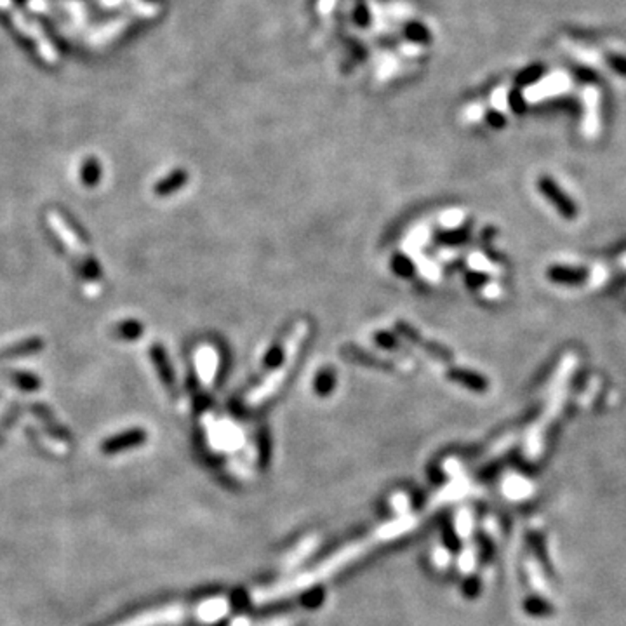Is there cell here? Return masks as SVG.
Instances as JSON below:
<instances>
[{
	"label": "cell",
	"mask_w": 626,
	"mask_h": 626,
	"mask_svg": "<svg viewBox=\"0 0 626 626\" xmlns=\"http://www.w3.org/2000/svg\"><path fill=\"white\" fill-rule=\"evenodd\" d=\"M47 222H49L50 228L54 230V233L57 235L60 242L63 244V247L67 249L72 254V258L75 259L79 268L82 270V273L89 278V280H96V277H100V266L94 263L93 256L89 254L88 247H86V242L79 237V233L75 231V228L72 224H68L67 219L56 211H50L47 215Z\"/></svg>",
	"instance_id": "cell-1"
},
{
	"label": "cell",
	"mask_w": 626,
	"mask_h": 626,
	"mask_svg": "<svg viewBox=\"0 0 626 626\" xmlns=\"http://www.w3.org/2000/svg\"><path fill=\"white\" fill-rule=\"evenodd\" d=\"M538 191L550 202V204L555 207V211L562 216L564 219H573L578 218V205L566 191L560 188V184L555 179L550 178V176H539L538 178Z\"/></svg>",
	"instance_id": "cell-2"
},
{
	"label": "cell",
	"mask_w": 626,
	"mask_h": 626,
	"mask_svg": "<svg viewBox=\"0 0 626 626\" xmlns=\"http://www.w3.org/2000/svg\"><path fill=\"white\" fill-rule=\"evenodd\" d=\"M546 277L550 282L559 285H583L588 280V271L578 266H566V265H552L546 270Z\"/></svg>",
	"instance_id": "cell-3"
},
{
	"label": "cell",
	"mask_w": 626,
	"mask_h": 626,
	"mask_svg": "<svg viewBox=\"0 0 626 626\" xmlns=\"http://www.w3.org/2000/svg\"><path fill=\"white\" fill-rule=\"evenodd\" d=\"M397 331H399L400 334H402L404 338L407 339V341H411V343H414V345L421 346L423 350H426V352H428V353H432L433 357L440 358V360H451V358H452L451 352L444 348L442 345H437V343H433V341L432 343L425 341V339H423L421 336H419V332L414 331V327H411V325L405 324V322H397Z\"/></svg>",
	"instance_id": "cell-4"
},
{
	"label": "cell",
	"mask_w": 626,
	"mask_h": 626,
	"mask_svg": "<svg viewBox=\"0 0 626 626\" xmlns=\"http://www.w3.org/2000/svg\"><path fill=\"white\" fill-rule=\"evenodd\" d=\"M449 379L459 383V385L466 386V388L473 390V392L484 393L489 388V379H486L484 376H480L479 372L466 371V369H451L449 371Z\"/></svg>",
	"instance_id": "cell-5"
},
{
	"label": "cell",
	"mask_w": 626,
	"mask_h": 626,
	"mask_svg": "<svg viewBox=\"0 0 626 626\" xmlns=\"http://www.w3.org/2000/svg\"><path fill=\"white\" fill-rule=\"evenodd\" d=\"M151 353V360H154L155 367H157L158 376H161L162 381L169 386V388H175V372H172L171 364H169V358L165 355L164 348L161 345H155L151 346L150 350Z\"/></svg>",
	"instance_id": "cell-6"
},
{
	"label": "cell",
	"mask_w": 626,
	"mask_h": 626,
	"mask_svg": "<svg viewBox=\"0 0 626 626\" xmlns=\"http://www.w3.org/2000/svg\"><path fill=\"white\" fill-rule=\"evenodd\" d=\"M186 179H188L186 172L178 169V171H175L171 176L164 178L157 186H155V193L161 195V197L175 193V191H178L179 188H183L184 184H186Z\"/></svg>",
	"instance_id": "cell-7"
},
{
	"label": "cell",
	"mask_w": 626,
	"mask_h": 626,
	"mask_svg": "<svg viewBox=\"0 0 626 626\" xmlns=\"http://www.w3.org/2000/svg\"><path fill=\"white\" fill-rule=\"evenodd\" d=\"M228 611L226 600L224 599H212L207 600L200 606V616L204 618V621H216L219 618L224 616Z\"/></svg>",
	"instance_id": "cell-8"
},
{
	"label": "cell",
	"mask_w": 626,
	"mask_h": 626,
	"mask_svg": "<svg viewBox=\"0 0 626 626\" xmlns=\"http://www.w3.org/2000/svg\"><path fill=\"white\" fill-rule=\"evenodd\" d=\"M526 611L527 614L531 616H552L553 614V606L548 602V600L541 599V597H531V599L526 600Z\"/></svg>",
	"instance_id": "cell-9"
},
{
	"label": "cell",
	"mask_w": 626,
	"mask_h": 626,
	"mask_svg": "<svg viewBox=\"0 0 626 626\" xmlns=\"http://www.w3.org/2000/svg\"><path fill=\"white\" fill-rule=\"evenodd\" d=\"M144 440V433L143 430H132V432L125 433V435L117 437V439L110 440L108 442V447L110 449H121V447H128V446H135L137 442H143Z\"/></svg>",
	"instance_id": "cell-10"
},
{
	"label": "cell",
	"mask_w": 626,
	"mask_h": 626,
	"mask_svg": "<svg viewBox=\"0 0 626 626\" xmlns=\"http://www.w3.org/2000/svg\"><path fill=\"white\" fill-rule=\"evenodd\" d=\"M100 162H96L94 158H89L84 165H82V183L86 186H94V184L100 183Z\"/></svg>",
	"instance_id": "cell-11"
},
{
	"label": "cell",
	"mask_w": 626,
	"mask_h": 626,
	"mask_svg": "<svg viewBox=\"0 0 626 626\" xmlns=\"http://www.w3.org/2000/svg\"><path fill=\"white\" fill-rule=\"evenodd\" d=\"M334 386V374L331 371H322L315 379V392L318 395H329Z\"/></svg>",
	"instance_id": "cell-12"
},
{
	"label": "cell",
	"mask_w": 626,
	"mask_h": 626,
	"mask_svg": "<svg viewBox=\"0 0 626 626\" xmlns=\"http://www.w3.org/2000/svg\"><path fill=\"white\" fill-rule=\"evenodd\" d=\"M141 324H137L135 320H128V322H122L121 325L117 327V334L124 339H136L141 336Z\"/></svg>",
	"instance_id": "cell-13"
},
{
	"label": "cell",
	"mask_w": 626,
	"mask_h": 626,
	"mask_svg": "<svg viewBox=\"0 0 626 626\" xmlns=\"http://www.w3.org/2000/svg\"><path fill=\"white\" fill-rule=\"evenodd\" d=\"M282 358H284V350H282L280 346H273L265 358V367L266 369L277 367V365L282 362Z\"/></svg>",
	"instance_id": "cell-14"
},
{
	"label": "cell",
	"mask_w": 626,
	"mask_h": 626,
	"mask_svg": "<svg viewBox=\"0 0 626 626\" xmlns=\"http://www.w3.org/2000/svg\"><path fill=\"white\" fill-rule=\"evenodd\" d=\"M393 268H395L397 273L404 275V277H407V275L412 273L411 261H409V259L402 258V256H399V258L393 259Z\"/></svg>",
	"instance_id": "cell-15"
},
{
	"label": "cell",
	"mask_w": 626,
	"mask_h": 626,
	"mask_svg": "<svg viewBox=\"0 0 626 626\" xmlns=\"http://www.w3.org/2000/svg\"><path fill=\"white\" fill-rule=\"evenodd\" d=\"M468 282L472 285H479L482 284V282H486V277H484V275H470Z\"/></svg>",
	"instance_id": "cell-16"
}]
</instances>
